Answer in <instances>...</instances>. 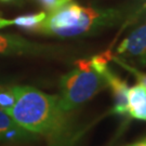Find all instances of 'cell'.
I'll return each instance as SVG.
<instances>
[{
  "mask_svg": "<svg viewBox=\"0 0 146 146\" xmlns=\"http://www.w3.org/2000/svg\"><path fill=\"white\" fill-rule=\"evenodd\" d=\"M110 61L116 62L118 65H120V66H122L123 68H125L129 73H131L132 75H134V77L137 79V81H139L140 84H143V86L146 88V73H143V72H141V70H139L135 66H131V65H129V64L125 63L123 61H121L120 58H117L116 55H114V54H111Z\"/></svg>",
  "mask_w": 146,
  "mask_h": 146,
  "instance_id": "11",
  "label": "cell"
},
{
  "mask_svg": "<svg viewBox=\"0 0 146 146\" xmlns=\"http://www.w3.org/2000/svg\"><path fill=\"white\" fill-rule=\"evenodd\" d=\"M128 113L134 119L146 121V88L140 82L129 88Z\"/></svg>",
  "mask_w": 146,
  "mask_h": 146,
  "instance_id": "7",
  "label": "cell"
},
{
  "mask_svg": "<svg viewBox=\"0 0 146 146\" xmlns=\"http://www.w3.org/2000/svg\"><path fill=\"white\" fill-rule=\"evenodd\" d=\"M129 146H146V139L145 140H142V141H140V142H136L134 144H131V145H129Z\"/></svg>",
  "mask_w": 146,
  "mask_h": 146,
  "instance_id": "13",
  "label": "cell"
},
{
  "mask_svg": "<svg viewBox=\"0 0 146 146\" xmlns=\"http://www.w3.org/2000/svg\"><path fill=\"white\" fill-rule=\"evenodd\" d=\"M49 48L31 42L16 35L0 34V54L21 55V54H39L48 51Z\"/></svg>",
  "mask_w": 146,
  "mask_h": 146,
  "instance_id": "5",
  "label": "cell"
},
{
  "mask_svg": "<svg viewBox=\"0 0 146 146\" xmlns=\"http://www.w3.org/2000/svg\"><path fill=\"white\" fill-rule=\"evenodd\" d=\"M125 16L122 8H92L70 1L49 11L37 31L61 38L84 36L116 26Z\"/></svg>",
  "mask_w": 146,
  "mask_h": 146,
  "instance_id": "2",
  "label": "cell"
},
{
  "mask_svg": "<svg viewBox=\"0 0 146 146\" xmlns=\"http://www.w3.org/2000/svg\"><path fill=\"white\" fill-rule=\"evenodd\" d=\"M2 1H9V0H2Z\"/></svg>",
  "mask_w": 146,
  "mask_h": 146,
  "instance_id": "14",
  "label": "cell"
},
{
  "mask_svg": "<svg viewBox=\"0 0 146 146\" xmlns=\"http://www.w3.org/2000/svg\"><path fill=\"white\" fill-rule=\"evenodd\" d=\"M116 56L131 66H146V22L120 42Z\"/></svg>",
  "mask_w": 146,
  "mask_h": 146,
  "instance_id": "4",
  "label": "cell"
},
{
  "mask_svg": "<svg viewBox=\"0 0 146 146\" xmlns=\"http://www.w3.org/2000/svg\"><path fill=\"white\" fill-rule=\"evenodd\" d=\"M107 87L105 75L91 65L90 60H80L77 67L61 79L60 105L66 113L76 110Z\"/></svg>",
  "mask_w": 146,
  "mask_h": 146,
  "instance_id": "3",
  "label": "cell"
},
{
  "mask_svg": "<svg viewBox=\"0 0 146 146\" xmlns=\"http://www.w3.org/2000/svg\"><path fill=\"white\" fill-rule=\"evenodd\" d=\"M33 134L21 128L8 113L0 110V140H27Z\"/></svg>",
  "mask_w": 146,
  "mask_h": 146,
  "instance_id": "8",
  "label": "cell"
},
{
  "mask_svg": "<svg viewBox=\"0 0 146 146\" xmlns=\"http://www.w3.org/2000/svg\"><path fill=\"white\" fill-rule=\"evenodd\" d=\"M15 103L8 113L17 125L34 134L58 137L64 133L67 113L55 95L31 87H14Z\"/></svg>",
  "mask_w": 146,
  "mask_h": 146,
  "instance_id": "1",
  "label": "cell"
},
{
  "mask_svg": "<svg viewBox=\"0 0 146 146\" xmlns=\"http://www.w3.org/2000/svg\"><path fill=\"white\" fill-rule=\"evenodd\" d=\"M37 1H38L44 9H47L48 12H49V11L55 10V9H58L60 7L66 5V3L73 1V0H37Z\"/></svg>",
  "mask_w": 146,
  "mask_h": 146,
  "instance_id": "12",
  "label": "cell"
},
{
  "mask_svg": "<svg viewBox=\"0 0 146 146\" xmlns=\"http://www.w3.org/2000/svg\"><path fill=\"white\" fill-rule=\"evenodd\" d=\"M47 16V12H39V13H33L27 15H22L12 20L0 17V29L8 26H17L27 29V31H37L43 20Z\"/></svg>",
  "mask_w": 146,
  "mask_h": 146,
  "instance_id": "9",
  "label": "cell"
},
{
  "mask_svg": "<svg viewBox=\"0 0 146 146\" xmlns=\"http://www.w3.org/2000/svg\"><path fill=\"white\" fill-rule=\"evenodd\" d=\"M15 103L14 87L0 86V110L9 113Z\"/></svg>",
  "mask_w": 146,
  "mask_h": 146,
  "instance_id": "10",
  "label": "cell"
},
{
  "mask_svg": "<svg viewBox=\"0 0 146 146\" xmlns=\"http://www.w3.org/2000/svg\"><path fill=\"white\" fill-rule=\"evenodd\" d=\"M107 87H110L113 96H114V113L119 115H125L128 113V93H129V86L127 81L122 80L119 76L108 69L105 75Z\"/></svg>",
  "mask_w": 146,
  "mask_h": 146,
  "instance_id": "6",
  "label": "cell"
}]
</instances>
